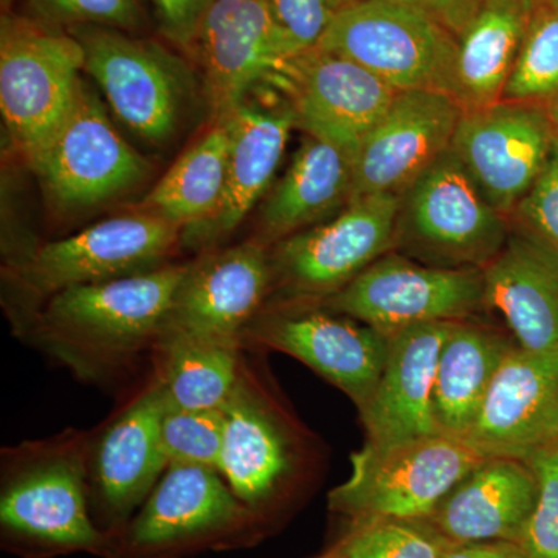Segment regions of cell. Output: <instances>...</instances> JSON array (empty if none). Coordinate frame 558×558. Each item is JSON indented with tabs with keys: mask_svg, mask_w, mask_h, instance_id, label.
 <instances>
[{
	"mask_svg": "<svg viewBox=\"0 0 558 558\" xmlns=\"http://www.w3.org/2000/svg\"><path fill=\"white\" fill-rule=\"evenodd\" d=\"M486 458L529 461L558 440V351L510 349L465 439Z\"/></svg>",
	"mask_w": 558,
	"mask_h": 558,
	"instance_id": "obj_18",
	"label": "cell"
},
{
	"mask_svg": "<svg viewBox=\"0 0 558 558\" xmlns=\"http://www.w3.org/2000/svg\"><path fill=\"white\" fill-rule=\"evenodd\" d=\"M355 524L332 550L337 558H442L453 545L429 520L377 519Z\"/></svg>",
	"mask_w": 558,
	"mask_h": 558,
	"instance_id": "obj_32",
	"label": "cell"
},
{
	"mask_svg": "<svg viewBox=\"0 0 558 558\" xmlns=\"http://www.w3.org/2000/svg\"><path fill=\"white\" fill-rule=\"evenodd\" d=\"M160 28L175 46L191 49L201 22L215 0H153Z\"/></svg>",
	"mask_w": 558,
	"mask_h": 558,
	"instance_id": "obj_38",
	"label": "cell"
},
{
	"mask_svg": "<svg viewBox=\"0 0 558 558\" xmlns=\"http://www.w3.org/2000/svg\"><path fill=\"white\" fill-rule=\"evenodd\" d=\"M189 264L76 286L51 296L22 336L84 379H97L156 348Z\"/></svg>",
	"mask_w": 558,
	"mask_h": 558,
	"instance_id": "obj_1",
	"label": "cell"
},
{
	"mask_svg": "<svg viewBox=\"0 0 558 558\" xmlns=\"http://www.w3.org/2000/svg\"><path fill=\"white\" fill-rule=\"evenodd\" d=\"M344 3L347 0H269L279 27L299 53L317 47Z\"/></svg>",
	"mask_w": 558,
	"mask_h": 558,
	"instance_id": "obj_36",
	"label": "cell"
},
{
	"mask_svg": "<svg viewBox=\"0 0 558 558\" xmlns=\"http://www.w3.org/2000/svg\"><path fill=\"white\" fill-rule=\"evenodd\" d=\"M538 497L529 462L486 458L447 495L429 519L453 543L519 542Z\"/></svg>",
	"mask_w": 558,
	"mask_h": 558,
	"instance_id": "obj_25",
	"label": "cell"
},
{
	"mask_svg": "<svg viewBox=\"0 0 558 558\" xmlns=\"http://www.w3.org/2000/svg\"><path fill=\"white\" fill-rule=\"evenodd\" d=\"M512 226L481 193L451 148L400 194L392 252L439 269H480Z\"/></svg>",
	"mask_w": 558,
	"mask_h": 558,
	"instance_id": "obj_4",
	"label": "cell"
},
{
	"mask_svg": "<svg viewBox=\"0 0 558 558\" xmlns=\"http://www.w3.org/2000/svg\"><path fill=\"white\" fill-rule=\"evenodd\" d=\"M84 49V72L100 86L117 119L140 138L165 146L189 116L194 76L172 51L116 28L73 27Z\"/></svg>",
	"mask_w": 558,
	"mask_h": 558,
	"instance_id": "obj_8",
	"label": "cell"
},
{
	"mask_svg": "<svg viewBox=\"0 0 558 558\" xmlns=\"http://www.w3.org/2000/svg\"><path fill=\"white\" fill-rule=\"evenodd\" d=\"M322 558H337L336 554L330 553L329 556L322 557Z\"/></svg>",
	"mask_w": 558,
	"mask_h": 558,
	"instance_id": "obj_42",
	"label": "cell"
},
{
	"mask_svg": "<svg viewBox=\"0 0 558 558\" xmlns=\"http://www.w3.org/2000/svg\"><path fill=\"white\" fill-rule=\"evenodd\" d=\"M271 288L269 248L248 240L189 264L163 330L242 343Z\"/></svg>",
	"mask_w": 558,
	"mask_h": 558,
	"instance_id": "obj_20",
	"label": "cell"
},
{
	"mask_svg": "<svg viewBox=\"0 0 558 558\" xmlns=\"http://www.w3.org/2000/svg\"><path fill=\"white\" fill-rule=\"evenodd\" d=\"M3 2H10V0H3Z\"/></svg>",
	"mask_w": 558,
	"mask_h": 558,
	"instance_id": "obj_43",
	"label": "cell"
},
{
	"mask_svg": "<svg viewBox=\"0 0 558 558\" xmlns=\"http://www.w3.org/2000/svg\"><path fill=\"white\" fill-rule=\"evenodd\" d=\"M457 322L425 323L389 337L384 373L373 398L360 410L366 442L374 446L438 435L433 389L440 349Z\"/></svg>",
	"mask_w": 558,
	"mask_h": 558,
	"instance_id": "obj_24",
	"label": "cell"
},
{
	"mask_svg": "<svg viewBox=\"0 0 558 558\" xmlns=\"http://www.w3.org/2000/svg\"><path fill=\"white\" fill-rule=\"evenodd\" d=\"M28 165L51 205L65 213L123 196L150 174L149 161L121 137L86 84L60 130Z\"/></svg>",
	"mask_w": 558,
	"mask_h": 558,
	"instance_id": "obj_12",
	"label": "cell"
},
{
	"mask_svg": "<svg viewBox=\"0 0 558 558\" xmlns=\"http://www.w3.org/2000/svg\"><path fill=\"white\" fill-rule=\"evenodd\" d=\"M400 194L355 197L332 218L269 248L282 301L322 303L395 250Z\"/></svg>",
	"mask_w": 558,
	"mask_h": 558,
	"instance_id": "obj_9",
	"label": "cell"
},
{
	"mask_svg": "<svg viewBox=\"0 0 558 558\" xmlns=\"http://www.w3.org/2000/svg\"><path fill=\"white\" fill-rule=\"evenodd\" d=\"M317 47L357 62L399 92L453 90L457 35L403 0H348Z\"/></svg>",
	"mask_w": 558,
	"mask_h": 558,
	"instance_id": "obj_6",
	"label": "cell"
},
{
	"mask_svg": "<svg viewBox=\"0 0 558 558\" xmlns=\"http://www.w3.org/2000/svg\"><path fill=\"white\" fill-rule=\"evenodd\" d=\"M322 304L391 337L411 326L461 322L483 311V270L439 269L389 252Z\"/></svg>",
	"mask_w": 558,
	"mask_h": 558,
	"instance_id": "obj_13",
	"label": "cell"
},
{
	"mask_svg": "<svg viewBox=\"0 0 558 558\" xmlns=\"http://www.w3.org/2000/svg\"><path fill=\"white\" fill-rule=\"evenodd\" d=\"M538 497L520 543L531 558H558V440L529 459Z\"/></svg>",
	"mask_w": 558,
	"mask_h": 558,
	"instance_id": "obj_35",
	"label": "cell"
},
{
	"mask_svg": "<svg viewBox=\"0 0 558 558\" xmlns=\"http://www.w3.org/2000/svg\"><path fill=\"white\" fill-rule=\"evenodd\" d=\"M418 9L428 11L440 24L446 25L453 35L464 31L469 21L475 16L484 0H403Z\"/></svg>",
	"mask_w": 558,
	"mask_h": 558,
	"instance_id": "obj_39",
	"label": "cell"
},
{
	"mask_svg": "<svg viewBox=\"0 0 558 558\" xmlns=\"http://www.w3.org/2000/svg\"><path fill=\"white\" fill-rule=\"evenodd\" d=\"M223 410H183L171 403L161 418V442L170 465L219 469Z\"/></svg>",
	"mask_w": 558,
	"mask_h": 558,
	"instance_id": "obj_33",
	"label": "cell"
},
{
	"mask_svg": "<svg viewBox=\"0 0 558 558\" xmlns=\"http://www.w3.org/2000/svg\"><path fill=\"white\" fill-rule=\"evenodd\" d=\"M229 156V123L226 119H216L135 209L159 216L182 230L207 219L218 207L226 189Z\"/></svg>",
	"mask_w": 558,
	"mask_h": 558,
	"instance_id": "obj_30",
	"label": "cell"
},
{
	"mask_svg": "<svg viewBox=\"0 0 558 558\" xmlns=\"http://www.w3.org/2000/svg\"><path fill=\"white\" fill-rule=\"evenodd\" d=\"M512 348L498 330L468 319L454 323L440 349L433 389V416L440 435L465 439Z\"/></svg>",
	"mask_w": 558,
	"mask_h": 558,
	"instance_id": "obj_28",
	"label": "cell"
},
{
	"mask_svg": "<svg viewBox=\"0 0 558 558\" xmlns=\"http://www.w3.org/2000/svg\"><path fill=\"white\" fill-rule=\"evenodd\" d=\"M515 215L521 226L558 250V142Z\"/></svg>",
	"mask_w": 558,
	"mask_h": 558,
	"instance_id": "obj_37",
	"label": "cell"
},
{
	"mask_svg": "<svg viewBox=\"0 0 558 558\" xmlns=\"http://www.w3.org/2000/svg\"><path fill=\"white\" fill-rule=\"evenodd\" d=\"M222 119L230 130V156L226 189L218 207L207 219L182 230L180 245L209 252L244 222L270 189L288 146L295 117L284 98L264 105L250 95Z\"/></svg>",
	"mask_w": 558,
	"mask_h": 558,
	"instance_id": "obj_21",
	"label": "cell"
},
{
	"mask_svg": "<svg viewBox=\"0 0 558 558\" xmlns=\"http://www.w3.org/2000/svg\"><path fill=\"white\" fill-rule=\"evenodd\" d=\"M222 410L226 428L218 472L234 495L259 515L295 476V442L288 424L245 369Z\"/></svg>",
	"mask_w": 558,
	"mask_h": 558,
	"instance_id": "obj_22",
	"label": "cell"
},
{
	"mask_svg": "<svg viewBox=\"0 0 558 558\" xmlns=\"http://www.w3.org/2000/svg\"><path fill=\"white\" fill-rule=\"evenodd\" d=\"M554 142L538 106L502 100L464 110L450 148L484 197L509 218L545 168Z\"/></svg>",
	"mask_w": 558,
	"mask_h": 558,
	"instance_id": "obj_16",
	"label": "cell"
},
{
	"mask_svg": "<svg viewBox=\"0 0 558 558\" xmlns=\"http://www.w3.org/2000/svg\"><path fill=\"white\" fill-rule=\"evenodd\" d=\"M354 154L310 137L301 143L292 163L260 205L253 241L263 247L318 226L352 201Z\"/></svg>",
	"mask_w": 558,
	"mask_h": 558,
	"instance_id": "obj_26",
	"label": "cell"
},
{
	"mask_svg": "<svg viewBox=\"0 0 558 558\" xmlns=\"http://www.w3.org/2000/svg\"><path fill=\"white\" fill-rule=\"evenodd\" d=\"M168 405L156 379L89 444L92 515L109 538L123 531L170 468L161 442Z\"/></svg>",
	"mask_w": 558,
	"mask_h": 558,
	"instance_id": "obj_17",
	"label": "cell"
},
{
	"mask_svg": "<svg viewBox=\"0 0 558 558\" xmlns=\"http://www.w3.org/2000/svg\"><path fill=\"white\" fill-rule=\"evenodd\" d=\"M31 7L43 24L69 31L94 25L134 33L146 24L140 0H31Z\"/></svg>",
	"mask_w": 558,
	"mask_h": 558,
	"instance_id": "obj_34",
	"label": "cell"
},
{
	"mask_svg": "<svg viewBox=\"0 0 558 558\" xmlns=\"http://www.w3.org/2000/svg\"><path fill=\"white\" fill-rule=\"evenodd\" d=\"M556 98H558V9L548 3H542L535 9L502 100L537 106V102L554 101Z\"/></svg>",
	"mask_w": 558,
	"mask_h": 558,
	"instance_id": "obj_31",
	"label": "cell"
},
{
	"mask_svg": "<svg viewBox=\"0 0 558 558\" xmlns=\"http://www.w3.org/2000/svg\"><path fill=\"white\" fill-rule=\"evenodd\" d=\"M89 442L65 435L28 444L5 461L0 494L3 545L25 557L108 556L110 538L95 523Z\"/></svg>",
	"mask_w": 558,
	"mask_h": 558,
	"instance_id": "obj_2",
	"label": "cell"
},
{
	"mask_svg": "<svg viewBox=\"0 0 558 558\" xmlns=\"http://www.w3.org/2000/svg\"><path fill=\"white\" fill-rule=\"evenodd\" d=\"M542 3H548V5L557 7L558 9V0H539Z\"/></svg>",
	"mask_w": 558,
	"mask_h": 558,
	"instance_id": "obj_41",
	"label": "cell"
},
{
	"mask_svg": "<svg viewBox=\"0 0 558 558\" xmlns=\"http://www.w3.org/2000/svg\"><path fill=\"white\" fill-rule=\"evenodd\" d=\"M486 457L468 440L429 435L388 446L365 444L351 475L329 494L333 512L360 521L429 520Z\"/></svg>",
	"mask_w": 558,
	"mask_h": 558,
	"instance_id": "obj_5",
	"label": "cell"
},
{
	"mask_svg": "<svg viewBox=\"0 0 558 558\" xmlns=\"http://www.w3.org/2000/svg\"><path fill=\"white\" fill-rule=\"evenodd\" d=\"M537 0H484L459 33L451 97L462 110L502 100Z\"/></svg>",
	"mask_w": 558,
	"mask_h": 558,
	"instance_id": "obj_27",
	"label": "cell"
},
{
	"mask_svg": "<svg viewBox=\"0 0 558 558\" xmlns=\"http://www.w3.org/2000/svg\"><path fill=\"white\" fill-rule=\"evenodd\" d=\"M267 86L281 92L296 128L354 156L399 94L357 62L318 47L286 62Z\"/></svg>",
	"mask_w": 558,
	"mask_h": 558,
	"instance_id": "obj_14",
	"label": "cell"
},
{
	"mask_svg": "<svg viewBox=\"0 0 558 558\" xmlns=\"http://www.w3.org/2000/svg\"><path fill=\"white\" fill-rule=\"evenodd\" d=\"M84 49L72 33L3 16L0 33V109L3 123L31 161L60 130L84 83Z\"/></svg>",
	"mask_w": 558,
	"mask_h": 558,
	"instance_id": "obj_7",
	"label": "cell"
},
{
	"mask_svg": "<svg viewBox=\"0 0 558 558\" xmlns=\"http://www.w3.org/2000/svg\"><path fill=\"white\" fill-rule=\"evenodd\" d=\"M191 50L201 62L205 101L215 120L300 54L279 27L269 0H215Z\"/></svg>",
	"mask_w": 558,
	"mask_h": 558,
	"instance_id": "obj_15",
	"label": "cell"
},
{
	"mask_svg": "<svg viewBox=\"0 0 558 558\" xmlns=\"http://www.w3.org/2000/svg\"><path fill=\"white\" fill-rule=\"evenodd\" d=\"M256 517L218 470L170 465L106 557H180L236 537Z\"/></svg>",
	"mask_w": 558,
	"mask_h": 558,
	"instance_id": "obj_10",
	"label": "cell"
},
{
	"mask_svg": "<svg viewBox=\"0 0 558 558\" xmlns=\"http://www.w3.org/2000/svg\"><path fill=\"white\" fill-rule=\"evenodd\" d=\"M180 240V227L135 209L33 248L9 271L20 304L17 330L24 333L40 307L62 290L165 266Z\"/></svg>",
	"mask_w": 558,
	"mask_h": 558,
	"instance_id": "obj_3",
	"label": "cell"
},
{
	"mask_svg": "<svg viewBox=\"0 0 558 558\" xmlns=\"http://www.w3.org/2000/svg\"><path fill=\"white\" fill-rule=\"evenodd\" d=\"M442 558H531L519 542L453 543Z\"/></svg>",
	"mask_w": 558,
	"mask_h": 558,
	"instance_id": "obj_40",
	"label": "cell"
},
{
	"mask_svg": "<svg viewBox=\"0 0 558 558\" xmlns=\"http://www.w3.org/2000/svg\"><path fill=\"white\" fill-rule=\"evenodd\" d=\"M484 310L527 351H558V250L523 226L483 269Z\"/></svg>",
	"mask_w": 558,
	"mask_h": 558,
	"instance_id": "obj_23",
	"label": "cell"
},
{
	"mask_svg": "<svg viewBox=\"0 0 558 558\" xmlns=\"http://www.w3.org/2000/svg\"><path fill=\"white\" fill-rule=\"evenodd\" d=\"M242 344L300 360L341 389L360 411L384 373L389 337L322 303L281 301L255 315L242 333Z\"/></svg>",
	"mask_w": 558,
	"mask_h": 558,
	"instance_id": "obj_11",
	"label": "cell"
},
{
	"mask_svg": "<svg viewBox=\"0 0 558 558\" xmlns=\"http://www.w3.org/2000/svg\"><path fill=\"white\" fill-rule=\"evenodd\" d=\"M462 112L444 92H399L355 153L352 199L402 194L450 148Z\"/></svg>",
	"mask_w": 558,
	"mask_h": 558,
	"instance_id": "obj_19",
	"label": "cell"
},
{
	"mask_svg": "<svg viewBox=\"0 0 558 558\" xmlns=\"http://www.w3.org/2000/svg\"><path fill=\"white\" fill-rule=\"evenodd\" d=\"M238 341H220L163 330L159 352L160 381L172 407L222 410L240 384L244 366Z\"/></svg>",
	"mask_w": 558,
	"mask_h": 558,
	"instance_id": "obj_29",
	"label": "cell"
}]
</instances>
